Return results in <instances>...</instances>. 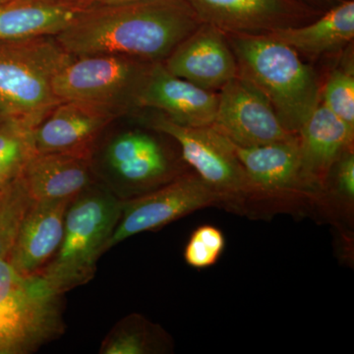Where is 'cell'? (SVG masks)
I'll list each match as a JSON object with an SVG mask.
<instances>
[{
  "label": "cell",
  "instance_id": "cell-7",
  "mask_svg": "<svg viewBox=\"0 0 354 354\" xmlns=\"http://www.w3.org/2000/svg\"><path fill=\"white\" fill-rule=\"evenodd\" d=\"M151 127L178 144L183 160L225 204L256 198L234 144L215 129L177 124L162 113L151 120Z\"/></svg>",
  "mask_w": 354,
  "mask_h": 354
},
{
  "label": "cell",
  "instance_id": "cell-20",
  "mask_svg": "<svg viewBox=\"0 0 354 354\" xmlns=\"http://www.w3.org/2000/svg\"><path fill=\"white\" fill-rule=\"evenodd\" d=\"M297 51L319 57L339 50L354 37V1L344 0L306 24L269 32Z\"/></svg>",
  "mask_w": 354,
  "mask_h": 354
},
{
  "label": "cell",
  "instance_id": "cell-18",
  "mask_svg": "<svg viewBox=\"0 0 354 354\" xmlns=\"http://www.w3.org/2000/svg\"><path fill=\"white\" fill-rule=\"evenodd\" d=\"M20 178L32 201L73 199L97 183L90 160L62 153H35Z\"/></svg>",
  "mask_w": 354,
  "mask_h": 354
},
{
  "label": "cell",
  "instance_id": "cell-5",
  "mask_svg": "<svg viewBox=\"0 0 354 354\" xmlns=\"http://www.w3.org/2000/svg\"><path fill=\"white\" fill-rule=\"evenodd\" d=\"M64 295L0 259V354L35 353L64 335Z\"/></svg>",
  "mask_w": 354,
  "mask_h": 354
},
{
  "label": "cell",
  "instance_id": "cell-28",
  "mask_svg": "<svg viewBox=\"0 0 354 354\" xmlns=\"http://www.w3.org/2000/svg\"><path fill=\"white\" fill-rule=\"evenodd\" d=\"M297 1L302 2V3L312 7L316 10L321 11V12H325L330 7L335 6V4L339 3L344 0H297Z\"/></svg>",
  "mask_w": 354,
  "mask_h": 354
},
{
  "label": "cell",
  "instance_id": "cell-17",
  "mask_svg": "<svg viewBox=\"0 0 354 354\" xmlns=\"http://www.w3.org/2000/svg\"><path fill=\"white\" fill-rule=\"evenodd\" d=\"M72 199L32 201L6 260L25 274H39L62 243L65 216Z\"/></svg>",
  "mask_w": 354,
  "mask_h": 354
},
{
  "label": "cell",
  "instance_id": "cell-13",
  "mask_svg": "<svg viewBox=\"0 0 354 354\" xmlns=\"http://www.w3.org/2000/svg\"><path fill=\"white\" fill-rule=\"evenodd\" d=\"M162 64L174 75L213 92L239 75L227 35L206 23L177 44Z\"/></svg>",
  "mask_w": 354,
  "mask_h": 354
},
{
  "label": "cell",
  "instance_id": "cell-23",
  "mask_svg": "<svg viewBox=\"0 0 354 354\" xmlns=\"http://www.w3.org/2000/svg\"><path fill=\"white\" fill-rule=\"evenodd\" d=\"M32 200L21 178L0 189V259H6Z\"/></svg>",
  "mask_w": 354,
  "mask_h": 354
},
{
  "label": "cell",
  "instance_id": "cell-30",
  "mask_svg": "<svg viewBox=\"0 0 354 354\" xmlns=\"http://www.w3.org/2000/svg\"><path fill=\"white\" fill-rule=\"evenodd\" d=\"M6 118H7V116L2 115V114L0 113V122H1V121L3 120Z\"/></svg>",
  "mask_w": 354,
  "mask_h": 354
},
{
  "label": "cell",
  "instance_id": "cell-2",
  "mask_svg": "<svg viewBox=\"0 0 354 354\" xmlns=\"http://www.w3.org/2000/svg\"><path fill=\"white\" fill-rule=\"evenodd\" d=\"M239 75L267 97L286 130L297 134L320 104L321 88L299 53L270 34H225Z\"/></svg>",
  "mask_w": 354,
  "mask_h": 354
},
{
  "label": "cell",
  "instance_id": "cell-10",
  "mask_svg": "<svg viewBox=\"0 0 354 354\" xmlns=\"http://www.w3.org/2000/svg\"><path fill=\"white\" fill-rule=\"evenodd\" d=\"M212 128L239 147L286 141L297 136L286 130L258 88L237 75L221 88Z\"/></svg>",
  "mask_w": 354,
  "mask_h": 354
},
{
  "label": "cell",
  "instance_id": "cell-3",
  "mask_svg": "<svg viewBox=\"0 0 354 354\" xmlns=\"http://www.w3.org/2000/svg\"><path fill=\"white\" fill-rule=\"evenodd\" d=\"M122 201L95 183L69 203L62 243L39 272L53 290L64 295L95 277L100 257L108 251L121 215Z\"/></svg>",
  "mask_w": 354,
  "mask_h": 354
},
{
  "label": "cell",
  "instance_id": "cell-8",
  "mask_svg": "<svg viewBox=\"0 0 354 354\" xmlns=\"http://www.w3.org/2000/svg\"><path fill=\"white\" fill-rule=\"evenodd\" d=\"M95 178L121 201L150 192L176 178L171 160L160 141L148 133L116 135L102 149Z\"/></svg>",
  "mask_w": 354,
  "mask_h": 354
},
{
  "label": "cell",
  "instance_id": "cell-19",
  "mask_svg": "<svg viewBox=\"0 0 354 354\" xmlns=\"http://www.w3.org/2000/svg\"><path fill=\"white\" fill-rule=\"evenodd\" d=\"M85 10L77 3L10 0L0 3V41L55 37Z\"/></svg>",
  "mask_w": 354,
  "mask_h": 354
},
{
  "label": "cell",
  "instance_id": "cell-22",
  "mask_svg": "<svg viewBox=\"0 0 354 354\" xmlns=\"http://www.w3.org/2000/svg\"><path fill=\"white\" fill-rule=\"evenodd\" d=\"M34 127L19 118H6L0 122V188L18 180L26 165L36 152Z\"/></svg>",
  "mask_w": 354,
  "mask_h": 354
},
{
  "label": "cell",
  "instance_id": "cell-4",
  "mask_svg": "<svg viewBox=\"0 0 354 354\" xmlns=\"http://www.w3.org/2000/svg\"><path fill=\"white\" fill-rule=\"evenodd\" d=\"M70 57L55 37L0 41V113L36 127L60 102L53 80Z\"/></svg>",
  "mask_w": 354,
  "mask_h": 354
},
{
  "label": "cell",
  "instance_id": "cell-24",
  "mask_svg": "<svg viewBox=\"0 0 354 354\" xmlns=\"http://www.w3.org/2000/svg\"><path fill=\"white\" fill-rule=\"evenodd\" d=\"M321 104L354 130V76L348 69L332 72L320 93Z\"/></svg>",
  "mask_w": 354,
  "mask_h": 354
},
{
  "label": "cell",
  "instance_id": "cell-26",
  "mask_svg": "<svg viewBox=\"0 0 354 354\" xmlns=\"http://www.w3.org/2000/svg\"><path fill=\"white\" fill-rule=\"evenodd\" d=\"M335 174V192L346 201L348 206H353L354 201V155L353 149L342 153L335 162L332 171Z\"/></svg>",
  "mask_w": 354,
  "mask_h": 354
},
{
  "label": "cell",
  "instance_id": "cell-9",
  "mask_svg": "<svg viewBox=\"0 0 354 354\" xmlns=\"http://www.w3.org/2000/svg\"><path fill=\"white\" fill-rule=\"evenodd\" d=\"M225 204L199 176L183 174L145 194L122 201L108 250L125 239L169 225L197 209Z\"/></svg>",
  "mask_w": 354,
  "mask_h": 354
},
{
  "label": "cell",
  "instance_id": "cell-32",
  "mask_svg": "<svg viewBox=\"0 0 354 354\" xmlns=\"http://www.w3.org/2000/svg\"><path fill=\"white\" fill-rule=\"evenodd\" d=\"M0 189H1V188H0Z\"/></svg>",
  "mask_w": 354,
  "mask_h": 354
},
{
  "label": "cell",
  "instance_id": "cell-16",
  "mask_svg": "<svg viewBox=\"0 0 354 354\" xmlns=\"http://www.w3.org/2000/svg\"><path fill=\"white\" fill-rule=\"evenodd\" d=\"M297 136L302 178L310 196H314L325 189L330 172L342 153L353 149L354 130L320 102Z\"/></svg>",
  "mask_w": 354,
  "mask_h": 354
},
{
  "label": "cell",
  "instance_id": "cell-12",
  "mask_svg": "<svg viewBox=\"0 0 354 354\" xmlns=\"http://www.w3.org/2000/svg\"><path fill=\"white\" fill-rule=\"evenodd\" d=\"M116 109L80 101L60 102L34 128L37 153H62L91 160L97 140L116 118Z\"/></svg>",
  "mask_w": 354,
  "mask_h": 354
},
{
  "label": "cell",
  "instance_id": "cell-14",
  "mask_svg": "<svg viewBox=\"0 0 354 354\" xmlns=\"http://www.w3.org/2000/svg\"><path fill=\"white\" fill-rule=\"evenodd\" d=\"M218 95L171 73L162 62H153L141 88L138 108L158 109L177 124L211 127Z\"/></svg>",
  "mask_w": 354,
  "mask_h": 354
},
{
  "label": "cell",
  "instance_id": "cell-15",
  "mask_svg": "<svg viewBox=\"0 0 354 354\" xmlns=\"http://www.w3.org/2000/svg\"><path fill=\"white\" fill-rule=\"evenodd\" d=\"M256 198L309 195L301 172L299 139L255 147L234 145Z\"/></svg>",
  "mask_w": 354,
  "mask_h": 354
},
{
  "label": "cell",
  "instance_id": "cell-29",
  "mask_svg": "<svg viewBox=\"0 0 354 354\" xmlns=\"http://www.w3.org/2000/svg\"><path fill=\"white\" fill-rule=\"evenodd\" d=\"M10 1V0H8ZM31 1L55 2V3H77L80 4L83 0H31Z\"/></svg>",
  "mask_w": 354,
  "mask_h": 354
},
{
  "label": "cell",
  "instance_id": "cell-25",
  "mask_svg": "<svg viewBox=\"0 0 354 354\" xmlns=\"http://www.w3.org/2000/svg\"><path fill=\"white\" fill-rule=\"evenodd\" d=\"M225 248V235L221 230L214 225H201L191 234L184 260L191 267L205 269L218 262Z\"/></svg>",
  "mask_w": 354,
  "mask_h": 354
},
{
  "label": "cell",
  "instance_id": "cell-21",
  "mask_svg": "<svg viewBox=\"0 0 354 354\" xmlns=\"http://www.w3.org/2000/svg\"><path fill=\"white\" fill-rule=\"evenodd\" d=\"M169 346L167 335L139 314L121 319L102 342L101 354L160 353Z\"/></svg>",
  "mask_w": 354,
  "mask_h": 354
},
{
  "label": "cell",
  "instance_id": "cell-1",
  "mask_svg": "<svg viewBox=\"0 0 354 354\" xmlns=\"http://www.w3.org/2000/svg\"><path fill=\"white\" fill-rule=\"evenodd\" d=\"M200 24L187 0H149L85 8L55 38L74 57L106 53L162 62Z\"/></svg>",
  "mask_w": 354,
  "mask_h": 354
},
{
  "label": "cell",
  "instance_id": "cell-6",
  "mask_svg": "<svg viewBox=\"0 0 354 354\" xmlns=\"http://www.w3.org/2000/svg\"><path fill=\"white\" fill-rule=\"evenodd\" d=\"M153 62L125 55H71L53 80L58 101L94 102L121 114L138 109V99Z\"/></svg>",
  "mask_w": 354,
  "mask_h": 354
},
{
  "label": "cell",
  "instance_id": "cell-11",
  "mask_svg": "<svg viewBox=\"0 0 354 354\" xmlns=\"http://www.w3.org/2000/svg\"><path fill=\"white\" fill-rule=\"evenodd\" d=\"M201 23L225 34H269L320 16L297 0H187Z\"/></svg>",
  "mask_w": 354,
  "mask_h": 354
},
{
  "label": "cell",
  "instance_id": "cell-31",
  "mask_svg": "<svg viewBox=\"0 0 354 354\" xmlns=\"http://www.w3.org/2000/svg\"><path fill=\"white\" fill-rule=\"evenodd\" d=\"M8 1V0H0V3H3V2Z\"/></svg>",
  "mask_w": 354,
  "mask_h": 354
},
{
  "label": "cell",
  "instance_id": "cell-27",
  "mask_svg": "<svg viewBox=\"0 0 354 354\" xmlns=\"http://www.w3.org/2000/svg\"><path fill=\"white\" fill-rule=\"evenodd\" d=\"M144 1H149V0H83L81 6L85 8H93V7L123 6V4L138 3Z\"/></svg>",
  "mask_w": 354,
  "mask_h": 354
}]
</instances>
